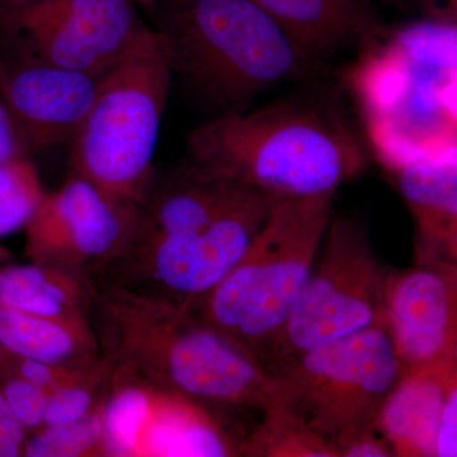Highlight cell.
Here are the masks:
<instances>
[{
  "mask_svg": "<svg viewBox=\"0 0 457 457\" xmlns=\"http://www.w3.org/2000/svg\"><path fill=\"white\" fill-rule=\"evenodd\" d=\"M272 198L189 161L155 173L125 251L90 273L93 285L189 309L242 260Z\"/></svg>",
  "mask_w": 457,
  "mask_h": 457,
  "instance_id": "cell-1",
  "label": "cell"
},
{
  "mask_svg": "<svg viewBox=\"0 0 457 457\" xmlns=\"http://www.w3.org/2000/svg\"><path fill=\"white\" fill-rule=\"evenodd\" d=\"M90 326L101 356L156 392L212 413L276 399L275 380L253 353L183 306L119 288H96Z\"/></svg>",
  "mask_w": 457,
  "mask_h": 457,
  "instance_id": "cell-2",
  "label": "cell"
},
{
  "mask_svg": "<svg viewBox=\"0 0 457 457\" xmlns=\"http://www.w3.org/2000/svg\"><path fill=\"white\" fill-rule=\"evenodd\" d=\"M187 161L270 196H335L369 163L341 117L306 99L213 117L187 137Z\"/></svg>",
  "mask_w": 457,
  "mask_h": 457,
  "instance_id": "cell-3",
  "label": "cell"
},
{
  "mask_svg": "<svg viewBox=\"0 0 457 457\" xmlns=\"http://www.w3.org/2000/svg\"><path fill=\"white\" fill-rule=\"evenodd\" d=\"M153 20L171 78L209 119L243 113L317 62L252 0H161Z\"/></svg>",
  "mask_w": 457,
  "mask_h": 457,
  "instance_id": "cell-4",
  "label": "cell"
},
{
  "mask_svg": "<svg viewBox=\"0 0 457 457\" xmlns=\"http://www.w3.org/2000/svg\"><path fill=\"white\" fill-rule=\"evenodd\" d=\"M456 25L423 20L368 47L352 73L389 170L456 149Z\"/></svg>",
  "mask_w": 457,
  "mask_h": 457,
  "instance_id": "cell-5",
  "label": "cell"
},
{
  "mask_svg": "<svg viewBox=\"0 0 457 457\" xmlns=\"http://www.w3.org/2000/svg\"><path fill=\"white\" fill-rule=\"evenodd\" d=\"M333 197L273 196L242 260L189 311L264 365L317 261Z\"/></svg>",
  "mask_w": 457,
  "mask_h": 457,
  "instance_id": "cell-6",
  "label": "cell"
},
{
  "mask_svg": "<svg viewBox=\"0 0 457 457\" xmlns=\"http://www.w3.org/2000/svg\"><path fill=\"white\" fill-rule=\"evenodd\" d=\"M171 82L167 44L152 29L102 77L92 110L71 140L73 176L114 203L139 207L154 179L153 158Z\"/></svg>",
  "mask_w": 457,
  "mask_h": 457,
  "instance_id": "cell-7",
  "label": "cell"
},
{
  "mask_svg": "<svg viewBox=\"0 0 457 457\" xmlns=\"http://www.w3.org/2000/svg\"><path fill=\"white\" fill-rule=\"evenodd\" d=\"M276 400L345 457L376 435V420L404 370L383 320L269 369Z\"/></svg>",
  "mask_w": 457,
  "mask_h": 457,
  "instance_id": "cell-8",
  "label": "cell"
},
{
  "mask_svg": "<svg viewBox=\"0 0 457 457\" xmlns=\"http://www.w3.org/2000/svg\"><path fill=\"white\" fill-rule=\"evenodd\" d=\"M389 272L369 228L350 216L333 215L311 276L264 360L267 371L378 323Z\"/></svg>",
  "mask_w": 457,
  "mask_h": 457,
  "instance_id": "cell-9",
  "label": "cell"
},
{
  "mask_svg": "<svg viewBox=\"0 0 457 457\" xmlns=\"http://www.w3.org/2000/svg\"><path fill=\"white\" fill-rule=\"evenodd\" d=\"M132 0H42L0 12L12 59L106 73L150 31Z\"/></svg>",
  "mask_w": 457,
  "mask_h": 457,
  "instance_id": "cell-10",
  "label": "cell"
},
{
  "mask_svg": "<svg viewBox=\"0 0 457 457\" xmlns=\"http://www.w3.org/2000/svg\"><path fill=\"white\" fill-rule=\"evenodd\" d=\"M137 207L114 203L86 179L71 176L46 195L26 227V257L89 273L121 255L131 239Z\"/></svg>",
  "mask_w": 457,
  "mask_h": 457,
  "instance_id": "cell-11",
  "label": "cell"
},
{
  "mask_svg": "<svg viewBox=\"0 0 457 457\" xmlns=\"http://www.w3.org/2000/svg\"><path fill=\"white\" fill-rule=\"evenodd\" d=\"M381 320L404 371L457 361L455 262L416 261L390 270Z\"/></svg>",
  "mask_w": 457,
  "mask_h": 457,
  "instance_id": "cell-12",
  "label": "cell"
},
{
  "mask_svg": "<svg viewBox=\"0 0 457 457\" xmlns=\"http://www.w3.org/2000/svg\"><path fill=\"white\" fill-rule=\"evenodd\" d=\"M2 60L5 104L27 152L73 140L92 110L104 73L3 55Z\"/></svg>",
  "mask_w": 457,
  "mask_h": 457,
  "instance_id": "cell-13",
  "label": "cell"
},
{
  "mask_svg": "<svg viewBox=\"0 0 457 457\" xmlns=\"http://www.w3.org/2000/svg\"><path fill=\"white\" fill-rule=\"evenodd\" d=\"M314 62L386 37L371 0H252Z\"/></svg>",
  "mask_w": 457,
  "mask_h": 457,
  "instance_id": "cell-14",
  "label": "cell"
},
{
  "mask_svg": "<svg viewBox=\"0 0 457 457\" xmlns=\"http://www.w3.org/2000/svg\"><path fill=\"white\" fill-rule=\"evenodd\" d=\"M390 171L416 224V261L456 263V149Z\"/></svg>",
  "mask_w": 457,
  "mask_h": 457,
  "instance_id": "cell-15",
  "label": "cell"
},
{
  "mask_svg": "<svg viewBox=\"0 0 457 457\" xmlns=\"http://www.w3.org/2000/svg\"><path fill=\"white\" fill-rule=\"evenodd\" d=\"M457 385V361L404 371L376 420L394 456H436L442 409Z\"/></svg>",
  "mask_w": 457,
  "mask_h": 457,
  "instance_id": "cell-16",
  "label": "cell"
},
{
  "mask_svg": "<svg viewBox=\"0 0 457 457\" xmlns=\"http://www.w3.org/2000/svg\"><path fill=\"white\" fill-rule=\"evenodd\" d=\"M88 273L31 263L0 266V306L37 317L88 321L96 302Z\"/></svg>",
  "mask_w": 457,
  "mask_h": 457,
  "instance_id": "cell-17",
  "label": "cell"
},
{
  "mask_svg": "<svg viewBox=\"0 0 457 457\" xmlns=\"http://www.w3.org/2000/svg\"><path fill=\"white\" fill-rule=\"evenodd\" d=\"M0 351L71 369H90L104 360L88 321L57 320L3 306Z\"/></svg>",
  "mask_w": 457,
  "mask_h": 457,
  "instance_id": "cell-18",
  "label": "cell"
},
{
  "mask_svg": "<svg viewBox=\"0 0 457 457\" xmlns=\"http://www.w3.org/2000/svg\"><path fill=\"white\" fill-rule=\"evenodd\" d=\"M156 392V390H155ZM237 455L216 418L179 396L156 392L137 456Z\"/></svg>",
  "mask_w": 457,
  "mask_h": 457,
  "instance_id": "cell-19",
  "label": "cell"
},
{
  "mask_svg": "<svg viewBox=\"0 0 457 457\" xmlns=\"http://www.w3.org/2000/svg\"><path fill=\"white\" fill-rule=\"evenodd\" d=\"M155 390L139 378L111 368L106 387L99 400L102 420L101 455L137 456Z\"/></svg>",
  "mask_w": 457,
  "mask_h": 457,
  "instance_id": "cell-20",
  "label": "cell"
},
{
  "mask_svg": "<svg viewBox=\"0 0 457 457\" xmlns=\"http://www.w3.org/2000/svg\"><path fill=\"white\" fill-rule=\"evenodd\" d=\"M237 455L260 457H339L329 442L311 431L299 417L276 400L237 447Z\"/></svg>",
  "mask_w": 457,
  "mask_h": 457,
  "instance_id": "cell-21",
  "label": "cell"
},
{
  "mask_svg": "<svg viewBox=\"0 0 457 457\" xmlns=\"http://www.w3.org/2000/svg\"><path fill=\"white\" fill-rule=\"evenodd\" d=\"M45 196L29 155L0 165V239L26 228Z\"/></svg>",
  "mask_w": 457,
  "mask_h": 457,
  "instance_id": "cell-22",
  "label": "cell"
},
{
  "mask_svg": "<svg viewBox=\"0 0 457 457\" xmlns=\"http://www.w3.org/2000/svg\"><path fill=\"white\" fill-rule=\"evenodd\" d=\"M101 400V399H99ZM102 420L98 404L86 417L64 425L42 426L23 445L29 457L87 456L101 453Z\"/></svg>",
  "mask_w": 457,
  "mask_h": 457,
  "instance_id": "cell-23",
  "label": "cell"
},
{
  "mask_svg": "<svg viewBox=\"0 0 457 457\" xmlns=\"http://www.w3.org/2000/svg\"><path fill=\"white\" fill-rule=\"evenodd\" d=\"M0 389L12 413L27 431L41 428L46 407V392L22 378L5 372Z\"/></svg>",
  "mask_w": 457,
  "mask_h": 457,
  "instance_id": "cell-24",
  "label": "cell"
},
{
  "mask_svg": "<svg viewBox=\"0 0 457 457\" xmlns=\"http://www.w3.org/2000/svg\"><path fill=\"white\" fill-rule=\"evenodd\" d=\"M457 455V385L451 387L438 425L436 457Z\"/></svg>",
  "mask_w": 457,
  "mask_h": 457,
  "instance_id": "cell-25",
  "label": "cell"
},
{
  "mask_svg": "<svg viewBox=\"0 0 457 457\" xmlns=\"http://www.w3.org/2000/svg\"><path fill=\"white\" fill-rule=\"evenodd\" d=\"M29 154L21 143L3 93V60L0 55V165L16 156Z\"/></svg>",
  "mask_w": 457,
  "mask_h": 457,
  "instance_id": "cell-26",
  "label": "cell"
},
{
  "mask_svg": "<svg viewBox=\"0 0 457 457\" xmlns=\"http://www.w3.org/2000/svg\"><path fill=\"white\" fill-rule=\"evenodd\" d=\"M413 11L420 12L423 20L456 25L457 0H413Z\"/></svg>",
  "mask_w": 457,
  "mask_h": 457,
  "instance_id": "cell-27",
  "label": "cell"
},
{
  "mask_svg": "<svg viewBox=\"0 0 457 457\" xmlns=\"http://www.w3.org/2000/svg\"><path fill=\"white\" fill-rule=\"evenodd\" d=\"M27 440V429L21 425L9 409L0 389V441L23 449Z\"/></svg>",
  "mask_w": 457,
  "mask_h": 457,
  "instance_id": "cell-28",
  "label": "cell"
},
{
  "mask_svg": "<svg viewBox=\"0 0 457 457\" xmlns=\"http://www.w3.org/2000/svg\"><path fill=\"white\" fill-rule=\"evenodd\" d=\"M38 2L42 0H0V12L14 11Z\"/></svg>",
  "mask_w": 457,
  "mask_h": 457,
  "instance_id": "cell-29",
  "label": "cell"
},
{
  "mask_svg": "<svg viewBox=\"0 0 457 457\" xmlns=\"http://www.w3.org/2000/svg\"><path fill=\"white\" fill-rule=\"evenodd\" d=\"M132 2L137 4L139 11L144 12V13H146L149 17H153L161 0H132Z\"/></svg>",
  "mask_w": 457,
  "mask_h": 457,
  "instance_id": "cell-30",
  "label": "cell"
},
{
  "mask_svg": "<svg viewBox=\"0 0 457 457\" xmlns=\"http://www.w3.org/2000/svg\"><path fill=\"white\" fill-rule=\"evenodd\" d=\"M378 2L384 3V4L390 5V7L413 11V0H378Z\"/></svg>",
  "mask_w": 457,
  "mask_h": 457,
  "instance_id": "cell-31",
  "label": "cell"
}]
</instances>
